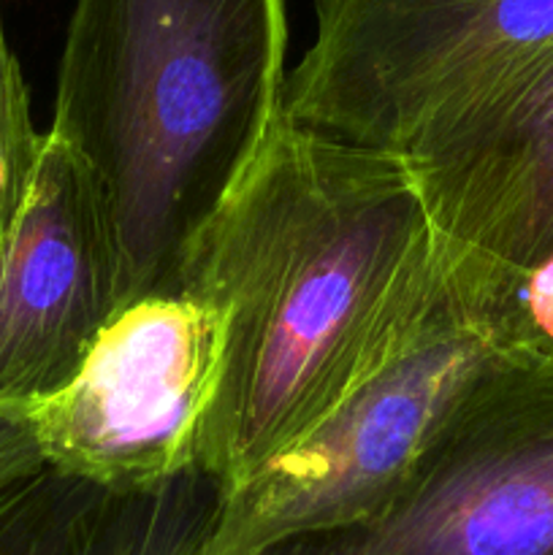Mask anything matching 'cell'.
Returning a JSON list of instances; mask_svg holds the SVG:
<instances>
[{"mask_svg": "<svg viewBox=\"0 0 553 555\" xmlns=\"http://www.w3.org/2000/svg\"><path fill=\"white\" fill-rule=\"evenodd\" d=\"M182 271L226 318L201 459L226 493L372 377L448 287L407 160L287 114Z\"/></svg>", "mask_w": 553, "mask_h": 555, "instance_id": "1", "label": "cell"}, {"mask_svg": "<svg viewBox=\"0 0 553 555\" xmlns=\"http://www.w3.org/2000/svg\"><path fill=\"white\" fill-rule=\"evenodd\" d=\"M285 0H76L47 133L92 173L123 304L166 285L285 117Z\"/></svg>", "mask_w": 553, "mask_h": 555, "instance_id": "2", "label": "cell"}, {"mask_svg": "<svg viewBox=\"0 0 553 555\" xmlns=\"http://www.w3.org/2000/svg\"><path fill=\"white\" fill-rule=\"evenodd\" d=\"M497 356L448 280L432 312L372 377L222 496L201 555H263L377 518L410 486Z\"/></svg>", "mask_w": 553, "mask_h": 555, "instance_id": "3", "label": "cell"}, {"mask_svg": "<svg viewBox=\"0 0 553 555\" xmlns=\"http://www.w3.org/2000/svg\"><path fill=\"white\" fill-rule=\"evenodd\" d=\"M553 49V0H314L285 114L407 157Z\"/></svg>", "mask_w": 553, "mask_h": 555, "instance_id": "4", "label": "cell"}, {"mask_svg": "<svg viewBox=\"0 0 553 555\" xmlns=\"http://www.w3.org/2000/svg\"><path fill=\"white\" fill-rule=\"evenodd\" d=\"M226 345L222 309L188 271L125 301L68 388L30 412L43 464L106 488L204 469Z\"/></svg>", "mask_w": 553, "mask_h": 555, "instance_id": "5", "label": "cell"}, {"mask_svg": "<svg viewBox=\"0 0 553 555\" xmlns=\"http://www.w3.org/2000/svg\"><path fill=\"white\" fill-rule=\"evenodd\" d=\"M263 555H553V363L499 352L385 513Z\"/></svg>", "mask_w": 553, "mask_h": 555, "instance_id": "6", "label": "cell"}, {"mask_svg": "<svg viewBox=\"0 0 553 555\" xmlns=\"http://www.w3.org/2000/svg\"><path fill=\"white\" fill-rule=\"evenodd\" d=\"M123 307L106 206L85 163L43 133L30 195L0 260V412H27L81 372Z\"/></svg>", "mask_w": 553, "mask_h": 555, "instance_id": "7", "label": "cell"}, {"mask_svg": "<svg viewBox=\"0 0 553 555\" xmlns=\"http://www.w3.org/2000/svg\"><path fill=\"white\" fill-rule=\"evenodd\" d=\"M461 285L553 255V49L407 157Z\"/></svg>", "mask_w": 553, "mask_h": 555, "instance_id": "8", "label": "cell"}, {"mask_svg": "<svg viewBox=\"0 0 553 555\" xmlns=\"http://www.w3.org/2000/svg\"><path fill=\"white\" fill-rule=\"evenodd\" d=\"M222 496L204 469L106 488L41 464L0 486V555H201Z\"/></svg>", "mask_w": 553, "mask_h": 555, "instance_id": "9", "label": "cell"}, {"mask_svg": "<svg viewBox=\"0 0 553 555\" xmlns=\"http://www.w3.org/2000/svg\"><path fill=\"white\" fill-rule=\"evenodd\" d=\"M450 285L493 350L553 363V255L510 280L461 285L450 276Z\"/></svg>", "mask_w": 553, "mask_h": 555, "instance_id": "10", "label": "cell"}, {"mask_svg": "<svg viewBox=\"0 0 553 555\" xmlns=\"http://www.w3.org/2000/svg\"><path fill=\"white\" fill-rule=\"evenodd\" d=\"M41 150L43 133L33 122L30 92L5 36L0 3V260L30 195Z\"/></svg>", "mask_w": 553, "mask_h": 555, "instance_id": "11", "label": "cell"}, {"mask_svg": "<svg viewBox=\"0 0 553 555\" xmlns=\"http://www.w3.org/2000/svg\"><path fill=\"white\" fill-rule=\"evenodd\" d=\"M43 464L27 412H0V486Z\"/></svg>", "mask_w": 553, "mask_h": 555, "instance_id": "12", "label": "cell"}]
</instances>
